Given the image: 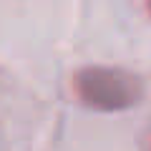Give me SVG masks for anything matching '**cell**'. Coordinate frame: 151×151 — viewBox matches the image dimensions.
Wrapping results in <instances>:
<instances>
[{"mask_svg":"<svg viewBox=\"0 0 151 151\" xmlns=\"http://www.w3.org/2000/svg\"><path fill=\"white\" fill-rule=\"evenodd\" d=\"M73 86L78 98L96 111H124L136 106L144 96V83L139 76L108 65H91L78 70Z\"/></svg>","mask_w":151,"mask_h":151,"instance_id":"6da1fadb","label":"cell"},{"mask_svg":"<svg viewBox=\"0 0 151 151\" xmlns=\"http://www.w3.org/2000/svg\"><path fill=\"white\" fill-rule=\"evenodd\" d=\"M146 3H149V10H151V0H146Z\"/></svg>","mask_w":151,"mask_h":151,"instance_id":"7a4b0ae2","label":"cell"}]
</instances>
